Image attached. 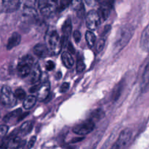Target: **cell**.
Masks as SVG:
<instances>
[{
    "label": "cell",
    "instance_id": "6da1fadb",
    "mask_svg": "<svg viewBox=\"0 0 149 149\" xmlns=\"http://www.w3.org/2000/svg\"><path fill=\"white\" fill-rule=\"evenodd\" d=\"M133 35L132 29L130 26L121 28L117 32L113 46V52L115 53L120 52L125 46H127Z\"/></svg>",
    "mask_w": 149,
    "mask_h": 149
},
{
    "label": "cell",
    "instance_id": "7a4b0ae2",
    "mask_svg": "<svg viewBox=\"0 0 149 149\" xmlns=\"http://www.w3.org/2000/svg\"><path fill=\"white\" fill-rule=\"evenodd\" d=\"M33 66V59L32 56L26 55L22 57L17 66V74L20 77L24 78L28 77Z\"/></svg>",
    "mask_w": 149,
    "mask_h": 149
},
{
    "label": "cell",
    "instance_id": "3957f363",
    "mask_svg": "<svg viewBox=\"0 0 149 149\" xmlns=\"http://www.w3.org/2000/svg\"><path fill=\"white\" fill-rule=\"evenodd\" d=\"M36 4L44 16H50L57 10L58 0H36Z\"/></svg>",
    "mask_w": 149,
    "mask_h": 149
},
{
    "label": "cell",
    "instance_id": "277c9868",
    "mask_svg": "<svg viewBox=\"0 0 149 149\" xmlns=\"http://www.w3.org/2000/svg\"><path fill=\"white\" fill-rule=\"evenodd\" d=\"M17 99L10 87L4 86L0 92V104L6 107H12L16 103Z\"/></svg>",
    "mask_w": 149,
    "mask_h": 149
},
{
    "label": "cell",
    "instance_id": "5b68a950",
    "mask_svg": "<svg viewBox=\"0 0 149 149\" xmlns=\"http://www.w3.org/2000/svg\"><path fill=\"white\" fill-rule=\"evenodd\" d=\"M132 130L129 128L125 129L121 132L117 141H116L111 149H125L129 144L132 138Z\"/></svg>",
    "mask_w": 149,
    "mask_h": 149
},
{
    "label": "cell",
    "instance_id": "8992f818",
    "mask_svg": "<svg viewBox=\"0 0 149 149\" xmlns=\"http://www.w3.org/2000/svg\"><path fill=\"white\" fill-rule=\"evenodd\" d=\"M48 43L51 51L55 55H58L62 48V43L59 35L55 31H52L49 34L48 37Z\"/></svg>",
    "mask_w": 149,
    "mask_h": 149
},
{
    "label": "cell",
    "instance_id": "52a82bcc",
    "mask_svg": "<svg viewBox=\"0 0 149 149\" xmlns=\"http://www.w3.org/2000/svg\"><path fill=\"white\" fill-rule=\"evenodd\" d=\"M100 17L99 13L95 10H90L86 16V25L90 31H94L99 26Z\"/></svg>",
    "mask_w": 149,
    "mask_h": 149
},
{
    "label": "cell",
    "instance_id": "ba28073f",
    "mask_svg": "<svg viewBox=\"0 0 149 149\" xmlns=\"http://www.w3.org/2000/svg\"><path fill=\"white\" fill-rule=\"evenodd\" d=\"M94 122L92 120H90V119H89V120L86 121V122H83V123L74 127L73 128V132H74V133L77 134V135L83 136V135H85L90 133V132L94 130Z\"/></svg>",
    "mask_w": 149,
    "mask_h": 149
},
{
    "label": "cell",
    "instance_id": "9c48e42d",
    "mask_svg": "<svg viewBox=\"0 0 149 149\" xmlns=\"http://www.w3.org/2000/svg\"><path fill=\"white\" fill-rule=\"evenodd\" d=\"M100 4V11L103 20H106L113 6V0H97Z\"/></svg>",
    "mask_w": 149,
    "mask_h": 149
},
{
    "label": "cell",
    "instance_id": "30bf717a",
    "mask_svg": "<svg viewBox=\"0 0 149 149\" xmlns=\"http://www.w3.org/2000/svg\"><path fill=\"white\" fill-rule=\"evenodd\" d=\"M62 30L63 37L61 43H62V47H65L68 45V38H69L70 34L71 33V30H72V24H71V20L70 17H68L64 22Z\"/></svg>",
    "mask_w": 149,
    "mask_h": 149
},
{
    "label": "cell",
    "instance_id": "8fae6325",
    "mask_svg": "<svg viewBox=\"0 0 149 149\" xmlns=\"http://www.w3.org/2000/svg\"><path fill=\"white\" fill-rule=\"evenodd\" d=\"M50 91V83L49 81H45L39 86L37 91V98L39 101H44L47 98Z\"/></svg>",
    "mask_w": 149,
    "mask_h": 149
},
{
    "label": "cell",
    "instance_id": "7c38bea8",
    "mask_svg": "<svg viewBox=\"0 0 149 149\" xmlns=\"http://www.w3.org/2000/svg\"><path fill=\"white\" fill-rule=\"evenodd\" d=\"M141 90L142 93H146L149 90V58L143 72L141 82Z\"/></svg>",
    "mask_w": 149,
    "mask_h": 149
},
{
    "label": "cell",
    "instance_id": "4fadbf2b",
    "mask_svg": "<svg viewBox=\"0 0 149 149\" xmlns=\"http://www.w3.org/2000/svg\"><path fill=\"white\" fill-rule=\"evenodd\" d=\"M140 47L146 52H149V23L146 26L141 33L140 39Z\"/></svg>",
    "mask_w": 149,
    "mask_h": 149
},
{
    "label": "cell",
    "instance_id": "5bb4252c",
    "mask_svg": "<svg viewBox=\"0 0 149 149\" xmlns=\"http://www.w3.org/2000/svg\"><path fill=\"white\" fill-rule=\"evenodd\" d=\"M29 75H30L31 83H32V84H35V83H36L40 79V77L42 76V72H41L40 65H39L38 63H36L35 65H33Z\"/></svg>",
    "mask_w": 149,
    "mask_h": 149
},
{
    "label": "cell",
    "instance_id": "9a60e30c",
    "mask_svg": "<svg viewBox=\"0 0 149 149\" xmlns=\"http://www.w3.org/2000/svg\"><path fill=\"white\" fill-rule=\"evenodd\" d=\"M4 10L7 12H13L20 6V0H1Z\"/></svg>",
    "mask_w": 149,
    "mask_h": 149
},
{
    "label": "cell",
    "instance_id": "2e32d148",
    "mask_svg": "<svg viewBox=\"0 0 149 149\" xmlns=\"http://www.w3.org/2000/svg\"><path fill=\"white\" fill-rule=\"evenodd\" d=\"M33 53L39 58H45L49 53L48 48L43 44H38L33 47Z\"/></svg>",
    "mask_w": 149,
    "mask_h": 149
},
{
    "label": "cell",
    "instance_id": "e0dca14e",
    "mask_svg": "<svg viewBox=\"0 0 149 149\" xmlns=\"http://www.w3.org/2000/svg\"><path fill=\"white\" fill-rule=\"evenodd\" d=\"M20 40H21V36L17 32H15L12 34V36L9 38V40L7 42V49H11L15 47L16 46L20 44Z\"/></svg>",
    "mask_w": 149,
    "mask_h": 149
},
{
    "label": "cell",
    "instance_id": "ac0fdd59",
    "mask_svg": "<svg viewBox=\"0 0 149 149\" xmlns=\"http://www.w3.org/2000/svg\"><path fill=\"white\" fill-rule=\"evenodd\" d=\"M32 127H33V122H31V121L24 122V123L20 127V128L17 130V133H16L15 135L17 137H19V135H22V136H23V135H26V134H28L31 130Z\"/></svg>",
    "mask_w": 149,
    "mask_h": 149
},
{
    "label": "cell",
    "instance_id": "d6986e66",
    "mask_svg": "<svg viewBox=\"0 0 149 149\" xmlns=\"http://www.w3.org/2000/svg\"><path fill=\"white\" fill-rule=\"evenodd\" d=\"M62 61L64 65L67 68H71L74 64V58H73L72 55L69 52H64L62 54Z\"/></svg>",
    "mask_w": 149,
    "mask_h": 149
},
{
    "label": "cell",
    "instance_id": "ffe728a7",
    "mask_svg": "<svg viewBox=\"0 0 149 149\" xmlns=\"http://www.w3.org/2000/svg\"><path fill=\"white\" fill-rule=\"evenodd\" d=\"M124 87V81H122L119 83L118 84H116L115 86V87L113 88V91H112L111 94V98L113 101H116L120 97L121 94H122V90H123Z\"/></svg>",
    "mask_w": 149,
    "mask_h": 149
},
{
    "label": "cell",
    "instance_id": "44dd1931",
    "mask_svg": "<svg viewBox=\"0 0 149 149\" xmlns=\"http://www.w3.org/2000/svg\"><path fill=\"white\" fill-rule=\"evenodd\" d=\"M15 118H17V121H20V119H23L21 109H17V110L14 111L6 115L4 117V121L7 123V122H10L12 119H15Z\"/></svg>",
    "mask_w": 149,
    "mask_h": 149
},
{
    "label": "cell",
    "instance_id": "7402d4cb",
    "mask_svg": "<svg viewBox=\"0 0 149 149\" xmlns=\"http://www.w3.org/2000/svg\"><path fill=\"white\" fill-rule=\"evenodd\" d=\"M36 102V97L33 95H29L26 97V98L23 100V107L26 109V110L31 109L32 107L35 106Z\"/></svg>",
    "mask_w": 149,
    "mask_h": 149
},
{
    "label": "cell",
    "instance_id": "603a6c76",
    "mask_svg": "<svg viewBox=\"0 0 149 149\" xmlns=\"http://www.w3.org/2000/svg\"><path fill=\"white\" fill-rule=\"evenodd\" d=\"M85 38L86 40H87V45H89V47H92L94 46V45L95 44L96 42V37L95 35L91 31H88L86 32Z\"/></svg>",
    "mask_w": 149,
    "mask_h": 149
},
{
    "label": "cell",
    "instance_id": "cb8c5ba5",
    "mask_svg": "<svg viewBox=\"0 0 149 149\" xmlns=\"http://www.w3.org/2000/svg\"><path fill=\"white\" fill-rule=\"evenodd\" d=\"M104 111L102 109H96V110L93 111L91 113H90V116H91V119L93 122V120H100L101 118L104 116Z\"/></svg>",
    "mask_w": 149,
    "mask_h": 149
},
{
    "label": "cell",
    "instance_id": "d4e9b609",
    "mask_svg": "<svg viewBox=\"0 0 149 149\" xmlns=\"http://www.w3.org/2000/svg\"><path fill=\"white\" fill-rule=\"evenodd\" d=\"M70 4L75 10L80 11L81 10H83L82 0H70Z\"/></svg>",
    "mask_w": 149,
    "mask_h": 149
},
{
    "label": "cell",
    "instance_id": "484cf974",
    "mask_svg": "<svg viewBox=\"0 0 149 149\" xmlns=\"http://www.w3.org/2000/svg\"><path fill=\"white\" fill-rule=\"evenodd\" d=\"M15 97H16V99H18V100H24L26 97V92L23 90V89H17V90L15 91Z\"/></svg>",
    "mask_w": 149,
    "mask_h": 149
},
{
    "label": "cell",
    "instance_id": "4316f807",
    "mask_svg": "<svg viewBox=\"0 0 149 149\" xmlns=\"http://www.w3.org/2000/svg\"><path fill=\"white\" fill-rule=\"evenodd\" d=\"M105 43H106V39L105 38L100 37L97 40V43H96V50H97V52H100L103 50V47L105 46Z\"/></svg>",
    "mask_w": 149,
    "mask_h": 149
},
{
    "label": "cell",
    "instance_id": "83f0119b",
    "mask_svg": "<svg viewBox=\"0 0 149 149\" xmlns=\"http://www.w3.org/2000/svg\"><path fill=\"white\" fill-rule=\"evenodd\" d=\"M84 69H85V64H84V61L82 60V58L79 57L77 62V71L78 72H81Z\"/></svg>",
    "mask_w": 149,
    "mask_h": 149
},
{
    "label": "cell",
    "instance_id": "f1b7e54d",
    "mask_svg": "<svg viewBox=\"0 0 149 149\" xmlns=\"http://www.w3.org/2000/svg\"><path fill=\"white\" fill-rule=\"evenodd\" d=\"M8 131V127L6 125H0V138H3Z\"/></svg>",
    "mask_w": 149,
    "mask_h": 149
},
{
    "label": "cell",
    "instance_id": "f546056e",
    "mask_svg": "<svg viewBox=\"0 0 149 149\" xmlns=\"http://www.w3.org/2000/svg\"><path fill=\"white\" fill-rule=\"evenodd\" d=\"M70 4V0H61L60 1V9L65 10Z\"/></svg>",
    "mask_w": 149,
    "mask_h": 149
},
{
    "label": "cell",
    "instance_id": "4dcf8cb0",
    "mask_svg": "<svg viewBox=\"0 0 149 149\" xmlns=\"http://www.w3.org/2000/svg\"><path fill=\"white\" fill-rule=\"evenodd\" d=\"M111 31V26H109V25H107V26H105L104 29H103V33H102L101 34V37H103L106 39V36H107L108 33H109V31Z\"/></svg>",
    "mask_w": 149,
    "mask_h": 149
},
{
    "label": "cell",
    "instance_id": "1f68e13d",
    "mask_svg": "<svg viewBox=\"0 0 149 149\" xmlns=\"http://www.w3.org/2000/svg\"><path fill=\"white\" fill-rule=\"evenodd\" d=\"M55 63H54V62H52V61H49L47 62L46 68L48 71H52V70H53L54 68H55Z\"/></svg>",
    "mask_w": 149,
    "mask_h": 149
},
{
    "label": "cell",
    "instance_id": "d6a6232c",
    "mask_svg": "<svg viewBox=\"0 0 149 149\" xmlns=\"http://www.w3.org/2000/svg\"><path fill=\"white\" fill-rule=\"evenodd\" d=\"M68 88H69V83L65 82L61 85V89H60V92L61 93H65L68 90Z\"/></svg>",
    "mask_w": 149,
    "mask_h": 149
},
{
    "label": "cell",
    "instance_id": "836d02e7",
    "mask_svg": "<svg viewBox=\"0 0 149 149\" xmlns=\"http://www.w3.org/2000/svg\"><path fill=\"white\" fill-rule=\"evenodd\" d=\"M74 38L75 42L78 43L80 41V39H81V33H80V31H79L77 30L75 31L74 32Z\"/></svg>",
    "mask_w": 149,
    "mask_h": 149
},
{
    "label": "cell",
    "instance_id": "e575fe53",
    "mask_svg": "<svg viewBox=\"0 0 149 149\" xmlns=\"http://www.w3.org/2000/svg\"><path fill=\"white\" fill-rule=\"evenodd\" d=\"M36 141V137L35 136L32 137V138L30 139V141H29V143H28V148L29 149L31 148L33 146V145H34Z\"/></svg>",
    "mask_w": 149,
    "mask_h": 149
},
{
    "label": "cell",
    "instance_id": "d590c367",
    "mask_svg": "<svg viewBox=\"0 0 149 149\" xmlns=\"http://www.w3.org/2000/svg\"><path fill=\"white\" fill-rule=\"evenodd\" d=\"M85 2L88 6L93 7V6H94L95 4L96 0H85Z\"/></svg>",
    "mask_w": 149,
    "mask_h": 149
},
{
    "label": "cell",
    "instance_id": "8d00e7d4",
    "mask_svg": "<svg viewBox=\"0 0 149 149\" xmlns=\"http://www.w3.org/2000/svg\"><path fill=\"white\" fill-rule=\"evenodd\" d=\"M39 86L38 85V84L34 85L33 87H32L30 89V92L31 93H36V92H37L38 90H39Z\"/></svg>",
    "mask_w": 149,
    "mask_h": 149
},
{
    "label": "cell",
    "instance_id": "74e56055",
    "mask_svg": "<svg viewBox=\"0 0 149 149\" xmlns=\"http://www.w3.org/2000/svg\"><path fill=\"white\" fill-rule=\"evenodd\" d=\"M83 139H84V137H81V138H75V139L72 140V141H71V143H77V142H79V141H82Z\"/></svg>",
    "mask_w": 149,
    "mask_h": 149
},
{
    "label": "cell",
    "instance_id": "f35d334b",
    "mask_svg": "<svg viewBox=\"0 0 149 149\" xmlns=\"http://www.w3.org/2000/svg\"><path fill=\"white\" fill-rule=\"evenodd\" d=\"M68 51H70V52H71V53H74V48L73 47L71 43L69 44V46H68Z\"/></svg>",
    "mask_w": 149,
    "mask_h": 149
},
{
    "label": "cell",
    "instance_id": "ab89813d",
    "mask_svg": "<svg viewBox=\"0 0 149 149\" xmlns=\"http://www.w3.org/2000/svg\"><path fill=\"white\" fill-rule=\"evenodd\" d=\"M71 149H72V148H71Z\"/></svg>",
    "mask_w": 149,
    "mask_h": 149
}]
</instances>
